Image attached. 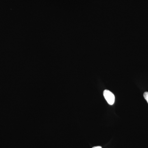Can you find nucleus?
<instances>
[{"label":"nucleus","instance_id":"f257e3e1","mask_svg":"<svg viewBox=\"0 0 148 148\" xmlns=\"http://www.w3.org/2000/svg\"><path fill=\"white\" fill-rule=\"evenodd\" d=\"M103 95L109 105H113L115 102V96L113 93L108 90H104Z\"/></svg>","mask_w":148,"mask_h":148},{"label":"nucleus","instance_id":"f03ea898","mask_svg":"<svg viewBox=\"0 0 148 148\" xmlns=\"http://www.w3.org/2000/svg\"><path fill=\"white\" fill-rule=\"evenodd\" d=\"M144 97L148 103V92H144Z\"/></svg>","mask_w":148,"mask_h":148},{"label":"nucleus","instance_id":"7ed1b4c3","mask_svg":"<svg viewBox=\"0 0 148 148\" xmlns=\"http://www.w3.org/2000/svg\"><path fill=\"white\" fill-rule=\"evenodd\" d=\"M92 148H102V147H101V146H98V147H93Z\"/></svg>","mask_w":148,"mask_h":148}]
</instances>
